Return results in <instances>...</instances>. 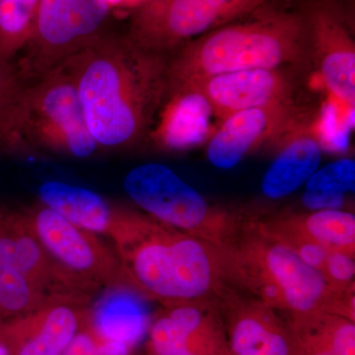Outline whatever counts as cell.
<instances>
[{
    "mask_svg": "<svg viewBox=\"0 0 355 355\" xmlns=\"http://www.w3.org/2000/svg\"><path fill=\"white\" fill-rule=\"evenodd\" d=\"M323 151L318 135L308 130L292 132L263 175V196L279 200L298 190L319 169Z\"/></svg>",
    "mask_w": 355,
    "mask_h": 355,
    "instance_id": "obj_18",
    "label": "cell"
},
{
    "mask_svg": "<svg viewBox=\"0 0 355 355\" xmlns=\"http://www.w3.org/2000/svg\"><path fill=\"white\" fill-rule=\"evenodd\" d=\"M167 62L108 30L62 64L99 149H128L146 135L164 101Z\"/></svg>",
    "mask_w": 355,
    "mask_h": 355,
    "instance_id": "obj_1",
    "label": "cell"
},
{
    "mask_svg": "<svg viewBox=\"0 0 355 355\" xmlns=\"http://www.w3.org/2000/svg\"><path fill=\"white\" fill-rule=\"evenodd\" d=\"M179 88L197 91L221 119L244 110L292 102L291 84L280 69L228 72Z\"/></svg>",
    "mask_w": 355,
    "mask_h": 355,
    "instance_id": "obj_13",
    "label": "cell"
},
{
    "mask_svg": "<svg viewBox=\"0 0 355 355\" xmlns=\"http://www.w3.org/2000/svg\"><path fill=\"white\" fill-rule=\"evenodd\" d=\"M110 0H41L29 43L16 58L18 73L32 83L57 69L108 31Z\"/></svg>",
    "mask_w": 355,
    "mask_h": 355,
    "instance_id": "obj_8",
    "label": "cell"
},
{
    "mask_svg": "<svg viewBox=\"0 0 355 355\" xmlns=\"http://www.w3.org/2000/svg\"><path fill=\"white\" fill-rule=\"evenodd\" d=\"M38 198L39 202L74 225L95 234L108 235L114 205L99 193L83 187L49 181L40 186Z\"/></svg>",
    "mask_w": 355,
    "mask_h": 355,
    "instance_id": "obj_19",
    "label": "cell"
},
{
    "mask_svg": "<svg viewBox=\"0 0 355 355\" xmlns=\"http://www.w3.org/2000/svg\"><path fill=\"white\" fill-rule=\"evenodd\" d=\"M266 6L175 51L168 57L166 90L228 72L279 69L299 62L309 42L304 14Z\"/></svg>",
    "mask_w": 355,
    "mask_h": 355,
    "instance_id": "obj_4",
    "label": "cell"
},
{
    "mask_svg": "<svg viewBox=\"0 0 355 355\" xmlns=\"http://www.w3.org/2000/svg\"><path fill=\"white\" fill-rule=\"evenodd\" d=\"M88 307L55 304L0 323V342L11 355H62L87 320Z\"/></svg>",
    "mask_w": 355,
    "mask_h": 355,
    "instance_id": "obj_14",
    "label": "cell"
},
{
    "mask_svg": "<svg viewBox=\"0 0 355 355\" xmlns=\"http://www.w3.org/2000/svg\"><path fill=\"white\" fill-rule=\"evenodd\" d=\"M173 355H196L193 354V352H191L190 350L187 349L180 350V352H176V354Z\"/></svg>",
    "mask_w": 355,
    "mask_h": 355,
    "instance_id": "obj_29",
    "label": "cell"
},
{
    "mask_svg": "<svg viewBox=\"0 0 355 355\" xmlns=\"http://www.w3.org/2000/svg\"><path fill=\"white\" fill-rule=\"evenodd\" d=\"M23 210L44 249L69 272L101 291L128 286L116 253L95 233L74 225L39 202Z\"/></svg>",
    "mask_w": 355,
    "mask_h": 355,
    "instance_id": "obj_9",
    "label": "cell"
},
{
    "mask_svg": "<svg viewBox=\"0 0 355 355\" xmlns=\"http://www.w3.org/2000/svg\"><path fill=\"white\" fill-rule=\"evenodd\" d=\"M217 249L225 284L273 310L291 316L328 312L354 321V287L340 291L331 286L259 221L244 220Z\"/></svg>",
    "mask_w": 355,
    "mask_h": 355,
    "instance_id": "obj_3",
    "label": "cell"
},
{
    "mask_svg": "<svg viewBox=\"0 0 355 355\" xmlns=\"http://www.w3.org/2000/svg\"><path fill=\"white\" fill-rule=\"evenodd\" d=\"M146 300L130 286L104 289L88 310L91 333L99 340L125 343L135 349L151 326Z\"/></svg>",
    "mask_w": 355,
    "mask_h": 355,
    "instance_id": "obj_16",
    "label": "cell"
},
{
    "mask_svg": "<svg viewBox=\"0 0 355 355\" xmlns=\"http://www.w3.org/2000/svg\"><path fill=\"white\" fill-rule=\"evenodd\" d=\"M22 132L34 153L81 159L100 150L89 132L76 85L64 64L26 84Z\"/></svg>",
    "mask_w": 355,
    "mask_h": 355,
    "instance_id": "obj_6",
    "label": "cell"
},
{
    "mask_svg": "<svg viewBox=\"0 0 355 355\" xmlns=\"http://www.w3.org/2000/svg\"><path fill=\"white\" fill-rule=\"evenodd\" d=\"M108 235L128 286L166 307L211 302L226 286L216 245L114 205Z\"/></svg>",
    "mask_w": 355,
    "mask_h": 355,
    "instance_id": "obj_2",
    "label": "cell"
},
{
    "mask_svg": "<svg viewBox=\"0 0 355 355\" xmlns=\"http://www.w3.org/2000/svg\"><path fill=\"white\" fill-rule=\"evenodd\" d=\"M62 355H99V340L91 331H79Z\"/></svg>",
    "mask_w": 355,
    "mask_h": 355,
    "instance_id": "obj_26",
    "label": "cell"
},
{
    "mask_svg": "<svg viewBox=\"0 0 355 355\" xmlns=\"http://www.w3.org/2000/svg\"><path fill=\"white\" fill-rule=\"evenodd\" d=\"M275 219L329 251L354 259L355 216L352 212L343 209L315 210L308 214H287Z\"/></svg>",
    "mask_w": 355,
    "mask_h": 355,
    "instance_id": "obj_20",
    "label": "cell"
},
{
    "mask_svg": "<svg viewBox=\"0 0 355 355\" xmlns=\"http://www.w3.org/2000/svg\"><path fill=\"white\" fill-rule=\"evenodd\" d=\"M50 305L16 249L10 209H0V323Z\"/></svg>",
    "mask_w": 355,
    "mask_h": 355,
    "instance_id": "obj_17",
    "label": "cell"
},
{
    "mask_svg": "<svg viewBox=\"0 0 355 355\" xmlns=\"http://www.w3.org/2000/svg\"><path fill=\"white\" fill-rule=\"evenodd\" d=\"M123 188L144 214L217 246L228 242L244 221L227 209L210 205L171 168L161 163L133 168L125 178Z\"/></svg>",
    "mask_w": 355,
    "mask_h": 355,
    "instance_id": "obj_5",
    "label": "cell"
},
{
    "mask_svg": "<svg viewBox=\"0 0 355 355\" xmlns=\"http://www.w3.org/2000/svg\"><path fill=\"white\" fill-rule=\"evenodd\" d=\"M355 188L354 159L345 158L318 169L306 182V195L343 207Z\"/></svg>",
    "mask_w": 355,
    "mask_h": 355,
    "instance_id": "obj_23",
    "label": "cell"
},
{
    "mask_svg": "<svg viewBox=\"0 0 355 355\" xmlns=\"http://www.w3.org/2000/svg\"><path fill=\"white\" fill-rule=\"evenodd\" d=\"M293 125L291 104L229 114L207 140V159L219 169H231L256 149L291 132Z\"/></svg>",
    "mask_w": 355,
    "mask_h": 355,
    "instance_id": "obj_12",
    "label": "cell"
},
{
    "mask_svg": "<svg viewBox=\"0 0 355 355\" xmlns=\"http://www.w3.org/2000/svg\"><path fill=\"white\" fill-rule=\"evenodd\" d=\"M41 0H0V60L14 62L29 43Z\"/></svg>",
    "mask_w": 355,
    "mask_h": 355,
    "instance_id": "obj_22",
    "label": "cell"
},
{
    "mask_svg": "<svg viewBox=\"0 0 355 355\" xmlns=\"http://www.w3.org/2000/svg\"><path fill=\"white\" fill-rule=\"evenodd\" d=\"M304 17L324 85L338 101L354 110L355 44L345 20L326 2L313 4Z\"/></svg>",
    "mask_w": 355,
    "mask_h": 355,
    "instance_id": "obj_11",
    "label": "cell"
},
{
    "mask_svg": "<svg viewBox=\"0 0 355 355\" xmlns=\"http://www.w3.org/2000/svg\"><path fill=\"white\" fill-rule=\"evenodd\" d=\"M25 89L13 62L0 60V153H33L22 132Z\"/></svg>",
    "mask_w": 355,
    "mask_h": 355,
    "instance_id": "obj_21",
    "label": "cell"
},
{
    "mask_svg": "<svg viewBox=\"0 0 355 355\" xmlns=\"http://www.w3.org/2000/svg\"><path fill=\"white\" fill-rule=\"evenodd\" d=\"M132 349L125 343L99 340V355H130Z\"/></svg>",
    "mask_w": 355,
    "mask_h": 355,
    "instance_id": "obj_28",
    "label": "cell"
},
{
    "mask_svg": "<svg viewBox=\"0 0 355 355\" xmlns=\"http://www.w3.org/2000/svg\"><path fill=\"white\" fill-rule=\"evenodd\" d=\"M270 0H140L127 32L135 46L168 55L210 31L235 22Z\"/></svg>",
    "mask_w": 355,
    "mask_h": 355,
    "instance_id": "obj_7",
    "label": "cell"
},
{
    "mask_svg": "<svg viewBox=\"0 0 355 355\" xmlns=\"http://www.w3.org/2000/svg\"><path fill=\"white\" fill-rule=\"evenodd\" d=\"M188 334L166 313L150 326L151 347L155 355H173L187 349Z\"/></svg>",
    "mask_w": 355,
    "mask_h": 355,
    "instance_id": "obj_24",
    "label": "cell"
},
{
    "mask_svg": "<svg viewBox=\"0 0 355 355\" xmlns=\"http://www.w3.org/2000/svg\"><path fill=\"white\" fill-rule=\"evenodd\" d=\"M354 259L336 251H329L322 275L327 282L340 291L354 287Z\"/></svg>",
    "mask_w": 355,
    "mask_h": 355,
    "instance_id": "obj_25",
    "label": "cell"
},
{
    "mask_svg": "<svg viewBox=\"0 0 355 355\" xmlns=\"http://www.w3.org/2000/svg\"><path fill=\"white\" fill-rule=\"evenodd\" d=\"M157 125L150 132L159 148L181 151L200 146L212 135L210 114L214 113L197 91L188 88L166 90Z\"/></svg>",
    "mask_w": 355,
    "mask_h": 355,
    "instance_id": "obj_15",
    "label": "cell"
},
{
    "mask_svg": "<svg viewBox=\"0 0 355 355\" xmlns=\"http://www.w3.org/2000/svg\"><path fill=\"white\" fill-rule=\"evenodd\" d=\"M292 334H293L294 342H295L294 355H336L331 350L319 343L313 342L305 336Z\"/></svg>",
    "mask_w": 355,
    "mask_h": 355,
    "instance_id": "obj_27",
    "label": "cell"
},
{
    "mask_svg": "<svg viewBox=\"0 0 355 355\" xmlns=\"http://www.w3.org/2000/svg\"><path fill=\"white\" fill-rule=\"evenodd\" d=\"M214 302L223 319L230 355H294L293 334L272 308L228 284Z\"/></svg>",
    "mask_w": 355,
    "mask_h": 355,
    "instance_id": "obj_10",
    "label": "cell"
}]
</instances>
